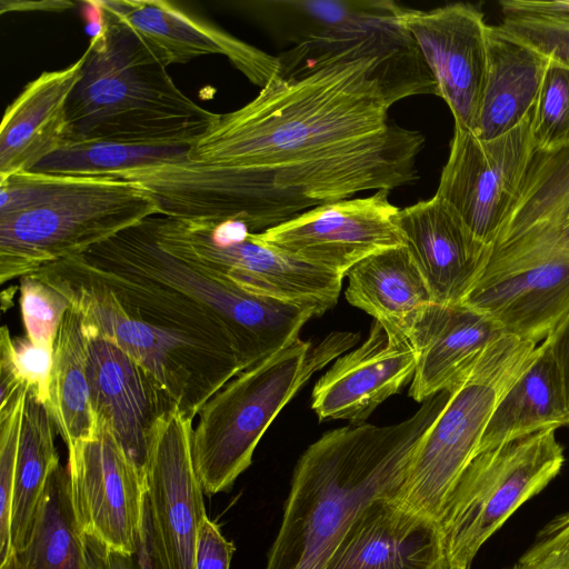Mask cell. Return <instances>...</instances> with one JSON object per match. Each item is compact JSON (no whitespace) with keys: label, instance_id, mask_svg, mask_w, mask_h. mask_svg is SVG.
<instances>
[{"label":"cell","instance_id":"1","mask_svg":"<svg viewBox=\"0 0 569 569\" xmlns=\"http://www.w3.org/2000/svg\"><path fill=\"white\" fill-rule=\"evenodd\" d=\"M377 59L273 76L218 114L187 159L130 170L159 214L236 221L259 233L312 208L418 179L419 131L389 119Z\"/></svg>","mask_w":569,"mask_h":569},{"label":"cell","instance_id":"2","mask_svg":"<svg viewBox=\"0 0 569 569\" xmlns=\"http://www.w3.org/2000/svg\"><path fill=\"white\" fill-rule=\"evenodd\" d=\"M33 273L76 303L84 321L138 362L191 419L244 370L223 322L168 287L81 256Z\"/></svg>","mask_w":569,"mask_h":569},{"label":"cell","instance_id":"3","mask_svg":"<svg viewBox=\"0 0 569 569\" xmlns=\"http://www.w3.org/2000/svg\"><path fill=\"white\" fill-rule=\"evenodd\" d=\"M449 398L440 392L408 419L323 433L299 458L266 569H325L372 500L397 497L413 450Z\"/></svg>","mask_w":569,"mask_h":569},{"label":"cell","instance_id":"4","mask_svg":"<svg viewBox=\"0 0 569 569\" xmlns=\"http://www.w3.org/2000/svg\"><path fill=\"white\" fill-rule=\"evenodd\" d=\"M84 51L67 104L68 142L192 144L216 119L172 81L167 66L109 9Z\"/></svg>","mask_w":569,"mask_h":569},{"label":"cell","instance_id":"5","mask_svg":"<svg viewBox=\"0 0 569 569\" xmlns=\"http://www.w3.org/2000/svg\"><path fill=\"white\" fill-rule=\"evenodd\" d=\"M360 336L335 331L312 346L300 338L241 371L201 408L192 431L196 472L204 495L228 491L252 462L263 433L301 387L351 349Z\"/></svg>","mask_w":569,"mask_h":569},{"label":"cell","instance_id":"6","mask_svg":"<svg viewBox=\"0 0 569 569\" xmlns=\"http://www.w3.org/2000/svg\"><path fill=\"white\" fill-rule=\"evenodd\" d=\"M80 256L92 266L168 287L213 313L230 332L244 370L291 345L317 317L309 308L217 280L169 253L157 242L151 217Z\"/></svg>","mask_w":569,"mask_h":569},{"label":"cell","instance_id":"7","mask_svg":"<svg viewBox=\"0 0 569 569\" xmlns=\"http://www.w3.org/2000/svg\"><path fill=\"white\" fill-rule=\"evenodd\" d=\"M156 214L157 202L136 181L62 176L39 206L0 218V282L83 254Z\"/></svg>","mask_w":569,"mask_h":569},{"label":"cell","instance_id":"8","mask_svg":"<svg viewBox=\"0 0 569 569\" xmlns=\"http://www.w3.org/2000/svg\"><path fill=\"white\" fill-rule=\"evenodd\" d=\"M539 352L540 345L507 332L482 352L413 450L396 497L400 503L438 522L496 407Z\"/></svg>","mask_w":569,"mask_h":569},{"label":"cell","instance_id":"9","mask_svg":"<svg viewBox=\"0 0 569 569\" xmlns=\"http://www.w3.org/2000/svg\"><path fill=\"white\" fill-rule=\"evenodd\" d=\"M159 246L217 280L253 295L311 309L317 317L337 305L343 276L312 266L269 244L236 221L151 217Z\"/></svg>","mask_w":569,"mask_h":569},{"label":"cell","instance_id":"10","mask_svg":"<svg viewBox=\"0 0 569 569\" xmlns=\"http://www.w3.org/2000/svg\"><path fill=\"white\" fill-rule=\"evenodd\" d=\"M556 428L479 452L453 486L438 526L447 569H471L485 542L560 472Z\"/></svg>","mask_w":569,"mask_h":569},{"label":"cell","instance_id":"11","mask_svg":"<svg viewBox=\"0 0 569 569\" xmlns=\"http://www.w3.org/2000/svg\"><path fill=\"white\" fill-rule=\"evenodd\" d=\"M295 8L322 24L319 32L281 53L282 78H298L330 64L377 59L390 107L410 96L438 93L416 41L400 21L402 7L389 0H303Z\"/></svg>","mask_w":569,"mask_h":569},{"label":"cell","instance_id":"12","mask_svg":"<svg viewBox=\"0 0 569 569\" xmlns=\"http://www.w3.org/2000/svg\"><path fill=\"white\" fill-rule=\"evenodd\" d=\"M462 303L509 335L545 340L569 310V233L491 247L485 271Z\"/></svg>","mask_w":569,"mask_h":569},{"label":"cell","instance_id":"13","mask_svg":"<svg viewBox=\"0 0 569 569\" xmlns=\"http://www.w3.org/2000/svg\"><path fill=\"white\" fill-rule=\"evenodd\" d=\"M192 422L174 406L149 438L147 513L159 569H196L198 530L207 511L192 457Z\"/></svg>","mask_w":569,"mask_h":569},{"label":"cell","instance_id":"14","mask_svg":"<svg viewBox=\"0 0 569 569\" xmlns=\"http://www.w3.org/2000/svg\"><path fill=\"white\" fill-rule=\"evenodd\" d=\"M532 110L515 129L490 140L455 127L436 194L488 246H492L536 150Z\"/></svg>","mask_w":569,"mask_h":569},{"label":"cell","instance_id":"15","mask_svg":"<svg viewBox=\"0 0 569 569\" xmlns=\"http://www.w3.org/2000/svg\"><path fill=\"white\" fill-rule=\"evenodd\" d=\"M67 450L69 487L82 531L117 553L136 555L147 522L144 477L101 421L91 439Z\"/></svg>","mask_w":569,"mask_h":569},{"label":"cell","instance_id":"16","mask_svg":"<svg viewBox=\"0 0 569 569\" xmlns=\"http://www.w3.org/2000/svg\"><path fill=\"white\" fill-rule=\"evenodd\" d=\"M389 191L307 210L259 236L292 257L342 274L365 258L403 244L396 222L399 208Z\"/></svg>","mask_w":569,"mask_h":569},{"label":"cell","instance_id":"17","mask_svg":"<svg viewBox=\"0 0 569 569\" xmlns=\"http://www.w3.org/2000/svg\"><path fill=\"white\" fill-rule=\"evenodd\" d=\"M400 21L419 47L455 127L471 131L487 69V29L482 13L469 3L429 11L402 8Z\"/></svg>","mask_w":569,"mask_h":569},{"label":"cell","instance_id":"18","mask_svg":"<svg viewBox=\"0 0 569 569\" xmlns=\"http://www.w3.org/2000/svg\"><path fill=\"white\" fill-rule=\"evenodd\" d=\"M84 331L96 422L107 425L124 455L146 479L152 429L157 420L177 405L138 362L86 321Z\"/></svg>","mask_w":569,"mask_h":569},{"label":"cell","instance_id":"19","mask_svg":"<svg viewBox=\"0 0 569 569\" xmlns=\"http://www.w3.org/2000/svg\"><path fill=\"white\" fill-rule=\"evenodd\" d=\"M417 355L409 339L375 320L357 349L337 358L318 380L311 408L318 419L365 423L388 398L412 381Z\"/></svg>","mask_w":569,"mask_h":569},{"label":"cell","instance_id":"20","mask_svg":"<svg viewBox=\"0 0 569 569\" xmlns=\"http://www.w3.org/2000/svg\"><path fill=\"white\" fill-rule=\"evenodd\" d=\"M396 222L433 302L462 303L485 271L491 246L481 242L437 194L399 209Z\"/></svg>","mask_w":569,"mask_h":569},{"label":"cell","instance_id":"21","mask_svg":"<svg viewBox=\"0 0 569 569\" xmlns=\"http://www.w3.org/2000/svg\"><path fill=\"white\" fill-rule=\"evenodd\" d=\"M325 569H447L438 522L396 497H380L356 517Z\"/></svg>","mask_w":569,"mask_h":569},{"label":"cell","instance_id":"22","mask_svg":"<svg viewBox=\"0 0 569 569\" xmlns=\"http://www.w3.org/2000/svg\"><path fill=\"white\" fill-rule=\"evenodd\" d=\"M98 2L127 23L167 67L201 56L223 54L261 88L279 74L277 57L193 18L168 1Z\"/></svg>","mask_w":569,"mask_h":569},{"label":"cell","instance_id":"23","mask_svg":"<svg viewBox=\"0 0 569 569\" xmlns=\"http://www.w3.org/2000/svg\"><path fill=\"white\" fill-rule=\"evenodd\" d=\"M503 333L492 319L463 303L431 302L418 315L408 335L417 355L409 396L423 402L450 392Z\"/></svg>","mask_w":569,"mask_h":569},{"label":"cell","instance_id":"24","mask_svg":"<svg viewBox=\"0 0 569 569\" xmlns=\"http://www.w3.org/2000/svg\"><path fill=\"white\" fill-rule=\"evenodd\" d=\"M86 54L69 67L42 72L8 106L0 127V179L30 171L68 142L67 104Z\"/></svg>","mask_w":569,"mask_h":569},{"label":"cell","instance_id":"25","mask_svg":"<svg viewBox=\"0 0 569 569\" xmlns=\"http://www.w3.org/2000/svg\"><path fill=\"white\" fill-rule=\"evenodd\" d=\"M550 62L500 26H488L485 84L471 132L490 140L515 129L532 110Z\"/></svg>","mask_w":569,"mask_h":569},{"label":"cell","instance_id":"26","mask_svg":"<svg viewBox=\"0 0 569 569\" xmlns=\"http://www.w3.org/2000/svg\"><path fill=\"white\" fill-rule=\"evenodd\" d=\"M347 301L385 328L408 338L423 308L433 302L430 289L405 244L378 251L346 273Z\"/></svg>","mask_w":569,"mask_h":569},{"label":"cell","instance_id":"27","mask_svg":"<svg viewBox=\"0 0 569 569\" xmlns=\"http://www.w3.org/2000/svg\"><path fill=\"white\" fill-rule=\"evenodd\" d=\"M567 425L561 382L547 346L496 407L477 455L546 428Z\"/></svg>","mask_w":569,"mask_h":569},{"label":"cell","instance_id":"28","mask_svg":"<svg viewBox=\"0 0 569 569\" xmlns=\"http://www.w3.org/2000/svg\"><path fill=\"white\" fill-rule=\"evenodd\" d=\"M0 569H84L83 531L77 519L67 468L50 472L26 543Z\"/></svg>","mask_w":569,"mask_h":569},{"label":"cell","instance_id":"29","mask_svg":"<svg viewBox=\"0 0 569 569\" xmlns=\"http://www.w3.org/2000/svg\"><path fill=\"white\" fill-rule=\"evenodd\" d=\"M88 342L83 313L73 302L54 343L49 409L67 448L91 439L97 422L88 380Z\"/></svg>","mask_w":569,"mask_h":569},{"label":"cell","instance_id":"30","mask_svg":"<svg viewBox=\"0 0 569 569\" xmlns=\"http://www.w3.org/2000/svg\"><path fill=\"white\" fill-rule=\"evenodd\" d=\"M57 426L49 407L27 390L11 512V551L27 541L50 472L59 461Z\"/></svg>","mask_w":569,"mask_h":569},{"label":"cell","instance_id":"31","mask_svg":"<svg viewBox=\"0 0 569 569\" xmlns=\"http://www.w3.org/2000/svg\"><path fill=\"white\" fill-rule=\"evenodd\" d=\"M190 147L72 141L41 160L30 171L69 177H110L131 169L187 159Z\"/></svg>","mask_w":569,"mask_h":569},{"label":"cell","instance_id":"32","mask_svg":"<svg viewBox=\"0 0 569 569\" xmlns=\"http://www.w3.org/2000/svg\"><path fill=\"white\" fill-rule=\"evenodd\" d=\"M501 28L569 69V1L505 0Z\"/></svg>","mask_w":569,"mask_h":569},{"label":"cell","instance_id":"33","mask_svg":"<svg viewBox=\"0 0 569 569\" xmlns=\"http://www.w3.org/2000/svg\"><path fill=\"white\" fill-rule=\"evenodd\" d=\"M53 351L54 349L34 345L26 336L11 338L9 328H1L0 406L27 389L49 407Z\"/></svg>","mask_w":569,"mask_h":569},{"label":"cell","instance_id":"34","mask_svg":"<svg viewBox=\"0 0 569 569\" xmlns=\"http://www.w3.org/2000/svg\"><path fill=\"white\" fill-rule=\"evenodd\" d=\"M531 134L536 150L569 147V69L550 62L532 110Z\"/></svg>","mask_w":569,"mask_h":569},{"label":"cell","instance_id":"35","mask_svg":"<svg viewBox=\"0 0 569 569\" xmlns=\"http://www.w3.org/2000/svg\"><path fill=\"white\" fill-rule=\"evenodd\" d=\"M19 289L26 337L34 345L54 349L70 300L37 273L21 277Z\"/></svg>","mask_w":569,"mask_h":569},{"label":"cell","instance_id":"36","mask_svg":"<svg viewBox=\"0 0 569 569\" xmlns=\"http://www.w3.org/2000/svg\"><path fill=\"white\" fill-rule=\"evenodd\" d=\"M27 389L0 406V562L11 550V512Z\"/></svg>","mask_w":569,"mask_h":569},{"label":"cell","instance_id":"37","mask_svg":"<svg viewBox=\"0 0 569 569\" xmlns=\"http://www.w3.org/2000/svg\"><path fill=\"white\" fill-rule=\"evenodd\" d=\"M62 176L19 171L0 179V218L39 206L59 186Z\"/></svg>","mask_w":569,"mask_h":569},{"label":"cell","instance_id":"38","mask_svg":"<svg viewBox=\"0 0 569 569\" xmlns=\"http://www.w3.org/2000/svg\"><path fill=\"white\" fill-rule=\"evenodd\" d=\"M515 566L519 569H569V511L549 521Z\"/></svg>","mask_w":569,"mask_h":569},{"label":"cell","instance_id":"39","mask_svg":"<svg viewBox=\"0 0 569 569\" xmlns=\"http://www.w3.org/2000/svg\"><path fill=\"white\" fill-rule=\"evenodd\" d=\"M83 566L84 569H159L152 552L148 516L139 549L130 557L108 549L83 532Z\"/></svg>","mask_w":569,"mask_h":569},{"label":"cell","instance_id":"40","mask_svg":"<svg viewBox=\"0 0 569 569\" xmlns=\"http://www.w3.org/2000/svg\"><path fill=\"white\" fill-rule=\"evenodd\" d=\"M234 550L218 523L204 516L198 530L196 569H230Z\"/></svg>","mask_w":569,"mask_h":569},{"label":"cell","instance_id":"41","mask_svg":"<svg viewBox=\"0 0 569 569\" xmlns=\"http://www.w3.org/2000/svg\"><path fill=\"white\" fill-rule=\"evenodd\" d=\"M556 366L565 398L569 426V310L543 340Z\"/></svg>","mask_w":569,"mask_h":569},{"label":"cell","instance_id":"42","mask_svg":"<svg viewBox=\"0 0 569 569\" xmlns=\"http://www.w3.org/2000/svg\"><path fill=\"white\" fill-rule=\"evenodd\" d=\"M508 569H519V568H517L515 565H512V566H511L510 568H508Z\"/></svg>","mask_w":569,"mask_h":569}]
</instances>
